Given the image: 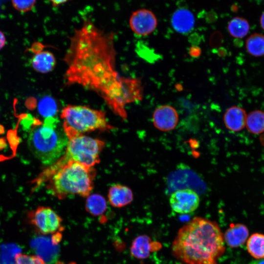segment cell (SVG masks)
Returning a JSON list of instances; mask_svg holds the SVG:
<instances>
[{
	"label": "cell",
	"mask_w": 264,
	"mask_h": 264,
	"mask_svg": "<svg viewBox=\"0 0 264 264\" xmlns=\"http://www.w3.org/2000/svg\"><path fill=\"white\" fill-rule=\"evenodd\" d=\"M114 34L105 32L89 20L84 21L70 38L64 58L67 85H78L100 96L117 116L126 119V106L140 101V79L122 76L116 69Z\"/></svg>",
	"instance_id": "cell-1"
},
{
	"label": "cell",
	"mask_w": 264,
	"mask_h": 264,
	"mask_svg": "<svg viewBox=\"0 0 264 264\" xmlns=\"http://www.w3.org/2000/svg\"><path fill=\"white\" fill-rule=\"evenodd\" d=\"M225 251L216 221L195 217L181 227L172 244L173 256L184 264H218Z\"/></svg>",
	"instance_id": "cell-2"
},
{
	"label": "cell",
	"mask_w": 264,
	"mask_h": 264,
	"mask_svg": "<svg viewBox=\"0 0 264 264\" xmlns=\"http://www.w3.org/2000/svg\"><path fill=\"white\" fill-rule=\"evenodd\" d=\"M96 171L93 167L73 160L65 164L55 162L45 171L43 179L46 180V188L60 199L69 196H88L93 188Z\"/></svg>",
	"instance_id": "cell-3"
},
{
	"label": "cell",
	"mask_w": 264,
	"mask_h": 264,
	"mask_svg": "<svg viewBox=\"0 0 264 264\" xmlns=\"http://www.w3.org/2000/svg\"><path fill=\"white\" fill-rule=\"evenodd\" d=\"M68 139L54 117L39 121L33 125L28 138L32 154L44 165H52L65 153Z\"/></svg>",
	"instance_id": "cell-4"
},
{
	"label": "cell",
	"mask_w": 264,
	"mask_h": 264,
	"mask_svg": "<svg viewBox=\"0 0 264 264\" xmlns=\"http://www.w3.org/2000/svg\"><path fill=\"white\" fill-rule=\"evenodd\" d=\"M61 118L68 139L86 132L109 131L114 128L108 122L105 112L85 106L67 105L63 109Z\"/></svg>",
	"instance_id": "cell-5"
},
{
	"label": "cell",
	"mask_w": 264,
	"mask_h": 264,
	"mask_svg": "<svg viewBox=\"0 0 264 264\" xmlns=\"http://www.w3.org/2000/svg\"><path fill=\"white\" fill-rule=\"evenodd\" d=\"M105 146L101 140L80 135L68 139L65 152L59 160L62 163L73 160L93 167L100 162V154Z\"/></svg>",
	"instance_id": "cell-6"
},
{
	"label": "cell",
	"mask_w": 264,
	"mask_h": 264,
	"mask_svg": "<svg viewBox=\"0 0 264 264\" xmlns=\"http://www.w3.org/2000/svg\"><path fill=\"white\" fill-rule=\"evenodd\" d=\"M29 222L43 235L59 233L62 230L63 220L52 208L38 206L27 214Z\"/></svg>",
	"instance_id": "cell-7"
},
{
	"label": "cell",
	"mask_w": 264,
	"mask_h": 264,
	"mask_svg": "<svg viewBox=\"0 0 264 264\" xmlns=\"http://www.w3.org/2000/svg\"><path fill=\"white\" fill-rule=\"evenodd\" d=\"M169 203L174 212L181 214H189L198 207L200 198L193 190L182 189L172 193L169 198Z\"/></svg>",
	"instance_id": "cell-8"
},
{
	"label": "cell",
	"mask_w": 264,
	"mask_h": 264,
	"mask_svg": "<svg viewBox=\"0 0 264 264\" xmlns=\"http://www.w3.org/2000/svg\"><path fill=\"white\" fill-rule=\"evenodd\" d=\"M129 24L131 30L135 34L146 36L154 31L157 25V20L152 11L140 9L132 13Z\"/></svg>",
	"instance_id": "cell-9"
},
{
	"label": "cell",
	"mask_w": 264,
	"mask_h": 264,
	"mask_svg": "<svg viewBox=\"0 0 264 264\" xmlns=\"http://www.w3.org/2000/svg\"><path fill=\"white\" fill-rule=\"evenodd\" d=\"M176 110L170 105H162L156 108L153 114V123L157 130L168 132L174 130L178 122Z\"/></svg>",
	"instance_id": "cell-10"
},
{
	"label": "cell",
	"mask_w": 264,
	"mask_h": 264,
	"mask_svg": "<svg viewBox=\"0 0 264 264\" xmlns=\"http://www.w3.org/2000/svg\"><path fill=\"white\" fill-rule=\"evenodd\" d=\"M161 247V244L159 242L152 241L146 235H141L133 240L130 252L134 258L143 260L149 257L152 252L160 249Z\"/></svg>",
	"instance_id": "cell-11"
},
{
	"label": "cell",
	"mask_w": 264,
	"mask_h": 264,
	"mask_svg": "<svg viewBox=\"0 0 264 264\" xmlns=\"http://www.w3.org/2000/svg\"><path fill=\"white\" fill-rule=\"evenodd\" d=\"M247 114L245 110L238 106H232L225 111L223 118L226 128L236 132L242 130L246 126Z\"/></svg>",
	"instance_id": "cell-12"
},
{
	"label": "cell",
	"mask_w": 264,
	"mask_h": 264,
	"mask_svg": "<svg viewBox=\"0 0 264 264\" xmlns=\"http://www.w3.org/2000/svg\"><path fill=\"white\" fill-rule=\"evenodd\" d=\"M249 236L246 225L241 223L231 224L223 234L224 242L231 248H237L245 243Z\"/></svg>",
	"instance_id": "cell-13"
},
{
	"label": "cell",
	"mask_w": 264,
	"mask_h": 264,
	"mask_svg": "<svg viewBox=\"0 0 264 264\" xmlns=\"http://www.w3.org/2000/svg\"><path fill=\"white\" fill-rule=\"evenodd\" d=\"M109 201L114 207H122L131 203L133 198V193L128 187L116 184L111 186L108 192Z\"/></svg>",
	"instance_id": "cell-14"
},
{
	"label": "cell",
	"mask_w": 264,
	"mask_h": 264,
	"mask_svg": "<svg viewBox=\"0 0 264 264\" xmlns=\"http://www.w3.org/2000/svg\"><path fill=\"white\" fill-rule=\"evenodd\" d=\"M171 23L174 29L178 33L186 34L192 30L195 23L192 13L185 8L176 10L171 18Z\"/></svg>",
	"instance_id": "cell-15"
},
{
	"label": "cell",
	"mask_w": 264,
	"mask_h": 264,
	"mask_svg": "<svg viewBox=\"0 0 264 264\" xmlns=\"http://www.w3.org/2000/svg\"><path fill=\"white\" fill-rule=\"evenodd\" d=\"M56 65L53 54L48 51H39L31 59V66L37 72L46 73L51 71Z\"/></svg>",
	"instance_id": "cell-16"
},
{
	"label": "cell",
	"mask_w": 264,
	"mask_h": 264,
	"mask_svg": "<svg viewBox=\"0 0 264 264\" xmlns=\"http://www.w3.org/2000/svg\"><path fill=\"white\" fill-rule=\"evenodd\" d=\"M246 249L250 255L255 259H264V234H252L247 240Z\"/></svg>",
	"instance_id": "cell-17"
},
{
	"label": "cell",
	"mask_w": 264,
	"mask_h": 264,
	"mask_svg": "<svg viewBox=\"0 0 264 264\" xmlns=\"http://www.w3.org/2000/svg\"><path fill=\"white\" fill-rule=\"evenodd\" d=\"M87 211L93 216L103 215L107 209V202L101 195L94 194L87 197L86 204Z\"/></svg>",
	"instance_id": "cell-18"
},
{
	"label": "cell",
	"mask_w": 264,
	"mask_h": 264,
	"mask_svg": "<svg viewBox=\"0 0 264 264\" xmlns=\"http://www.w3.org/2000/svg\"><path fill=\"white\" fill-rule=\"evenodd\" d=\"M250 29L248 22L244 18L236 17L232 19L227 25L230 35L235 38H242L248 34Z\"/></svg>",
	"instance_id": "cell-19"
},
{
	"label": "cell",
	"mask_w": 264,
	"mask_h": 264,
	"mask_svg": "<svg viewBox=\"0 0 264 264\" xmlns=\"http://www.w3.org/2000/svg\"><path fill=\"white\" fill-rule=\"evenodd\" d=\"M245 126L249 132L254 134L264 132V112L255 110L249 113L247 115Z\"/></svg>",
	"instance_id": "cell-20"
},
{
	"label": "cell",
	"mask_w": 264,
	"mask_h": 264,
	"mask_svg": "<svg viewBox=\"0 0 264 264\" xmlns=\"http://www.w3.org/2000/svg\"><path fill=\"white\" fill-rule=\"evenodd\" d=\"M245 47L247 52L254 57L264 55V35L260 33L251 34L246 40Z\"/></svg>",
	"instance_id": "cell-21"
},
{
	"label": "cell",
	"mask_w": 264,
	"mask_h": 264,
	"mask_svg": "<svg viewBox=\"0 0 264 264\" xmlns=\"http://www.w3.org/2000/svg\"><path fill=\"white\" fill-rule=\"evenodd\" d=\"M38 110L40 114L45 118L54 117L58 111L57 103L52 97L44 96L38 104Z\"/></svg>",
	"instance_id": "cell-22"
},
{
	"label": "cell",
	"mask_w": 264,
	"mask_h": 264,
	"mask_svg": "<svg viewBox=\"0 0 264 264\" xmlns=\"http://www.w3.org/2000/svg\"><path fill=\"white\" fill-rule=\"evenodd\" d=\"M15 264H46V263L38 256L29 255L19 252L16 255Z\"/></svg>",
	"instance_id": "cell-23"
},
{
	"label": "cell",
	"mask_w": 264,
	"mask_h": 264,
	"mask_svg": "<svg viewBox=\"0 0 264 264\" xmlns=\"http://www.w3.org/2000/svg\"><path fill=\"white\" fill-rule=\"evenodd\" d=\"M36 0H12L13 7L18 11L26 12L34 6Z\"/></svg>",
	"instance_id": "cell-24"
},
{
	"label": "cell",
	"mask_w": 264,
	"mask_h": 264,
	"mask_svg": "<svg viewBox=\"0 0 264 264\" xmlns=\"http://www.w3.org/2000/svg\"><path fill=\"white\" fill-rule=\"evenodd\" d=\"M189 53L192 57H198L201 54L200 48L197 46H192L190 48Z\"/></svg>",
	"instance_id": "cell-25"
},
{
	"label": "cell",
	"mask_w": 264,
	"mask_h": 264,
	"mask_svg": "<svg viewBox=\"0 0 264 264\" xmlns=\"http://www.w3.org/2000/svg\"><path fill=\"white\" fill-rule=\"evenodd\" d=\"M48 0L51 3L53 7H56L71 0Z\"/></svg>",
	"instance_id": "cell-26"
},
{
	"label": "cell",
	"mask_w": 264,
	"mask_h": 264,
	"mask_svg": "<svg viewBox=\"0 0 264 264\" xmlns=\"http://www.w3.org/2000/svg\"><path fill=\"white\" fill-rule=\"evenodd\" d=\"M6 39L4 34L0 30V50L4 47Z\"/></svg>",
	"instance_id": "cell-27"
},
{
	"label": "cell",
	"mask_w": 264,
	"mask_h": 264,
	"mask_svg": "<svg viewBox=\"0 0 264 264\" xmlns=\"http://www.w3.org/2000/svg\"><path fill=\"white\" fill-rule=\"evenodd\" d=\"M248 264H264V259H255V260L251 261Z\"/></svg>",
	"instance_id": "cell-28"
},
{
	"label": "cell",
	"mask_w": 264,
	"mask_h": 264,
	"mask_svg": "<svg viewBox=\"0 0 264 264\" xmlns=\"http://www.w3.org/2000/svg\"><path fill=\"white\" fill-rule=\"evenodd\" d=\"M260 25L264 30V12L263 13L260 18Z\"/></svg>",
	"instance_id": "cell-29"
}]
</instances>
